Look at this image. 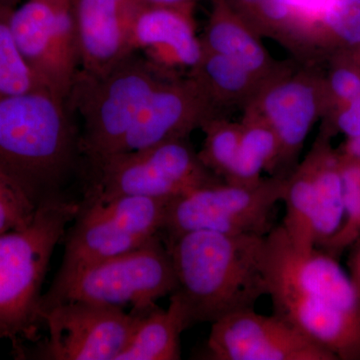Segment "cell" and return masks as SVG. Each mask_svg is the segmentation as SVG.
<instances>
[{
  "mask_svg": "<svg viewBox=\"0 0 360 360\" xmlns=\"http://www.w3.org/2000/svg\"><path fill=\"white\" fill-rule=\"evenodd\" d=\"M264 272L274 314L336 359H360V295L336 257L296 248L281 224L265 236Z\"/></svg>",
  "mask_w": 360,
  "mask_h": 360,
  "instance_id": "cell-1",
  "label": "cell"
},
{
  "mask_svg": "<svg viewBox=\"0 0 360 360\" xmlns=\"http://www.w3.org/2000/svg\"><path fill=\"white\" fill-rule=\"evenodd\" d=\"M163 239V238H162ZM189 326L255 309L266 295L265 236L193 231L163 239Z\"/></svg>",
  "mask_w": 360,
  "mask_h": 360,
  "instance_id": "cell-2",
  "label": "cell"
},
{
  "mask_svg": "<svg viewBox=\"0 0 360 360\" xmlns=\"http://www.w3.org/2000/svg\"><path fill=\"white\" fill-rule=\"evenodd\" d=\"M71 112L46 89L0 97V170L39 205L63 194L82 160Z\"/></svg>",
  "mask_w": 360,
  "mask_h": 360,
  "instance_id": "cell-3",
  "label": "cell"
},
{
  "mask_svg": "<svg viewBox=\"0 0 360 360\" xmlns=\"http://www.w3.org/2000/svg\"><path fill=\"white\" fill-rule=\"evenodd\" d=\"M78 210L60 194L40 202L27 226L0 234V340L18 349L37 338L45 274Z\"/></svg>",
  "mask_w": 360,
  "mask_h": 360,
  "instance_id": "cell-4",
  "label": "cell"
},
{
  "mask_svg": "<svg viewBox=\"0 0 360 360\" xmlns=\"http://www.w3.org/2000/svg\"><path fill=\"white\" fill-rule=\"evenodd\" d=\"M169 77L174 75L139 52L101 77L78 71L68 103L82 117V160L91 162L117 153L151 92Z\"/></svg>",
  "mask_w": 360,
  "mask_h": 360,
  "instance_id": "cell-5",
  "label": "cell"
},
{
  "mask_svg": "<svg viewBox=\"0 0 360 360\" xmlns=\"http://www.w3.org/2000/svg\"><path fill=\"white\" fill-rule=\"evenodd\" d=\"M85 163L89 177L82 200H86L141 196L170 201L200 187L224 181L203 165L189 139Z\"/></svg>",
  "mask_w": 360,
  "mask_h": 360,
  "instance_id": "cell-6",
  "label": "cell"
},
{
  "mask_svg": "<svg viewBox=\"0 0 360 360\" xmlns=\"http://www.w3.org/2000/svg\"><path fill=\"white\" fill-rule=\"evenodd\" d=\"M172 255L161 236L146 245L89 265L63 286L42 296L40 314L52 305L84 302L108 307L130 305L144 312L176 291Z\"/></svg>",
  "mask_w": 360,
  "mask_h": 360,
  "instance_id": "cell-7",
  "label": "cell"
},
{
  "mask_svg": "<svg viewBox=\"0 0 360 360\" xmlns=\"http://www.w3.org/2000/svg\"><path fill=\"white\" fill-rule=\"evenodd\" d=\"M168 202L141 196L79 200V210L65 233L63 262L49 291L58 290L89 265L161 236Z\"/></svg>",
  "mask_w": 360,
  "mask_h": 360,
  "instance_id": "cell-8",
  "label": "cell"
},
{
  "mask_svg": "<svg viewBox=\"0 0 360 360\" xmlns=\"http://www.w3.org/2000/svg\"><path fill=\"white\" fill-rule=\"evenodd\" d=\"M285 184L286 177L269 176L251 186L219 181L189 191L168 202L161 238L193 231L266 236Z\"/></svg>",
  "mask_w": 360,
  "mask_h": 360,
  "instance_id": "cell-9",
  "label": "cell"
},
{
  "mask_svg": "<svg viewBox=\"0 0 360 360\" xmlns=\"http://www.w3.org/2000/svg\"><path fill=\"white\" fill-rule=\"evenodd\" d=\"M11 28L21 54L45 89L68 101L79 71L71 0H25Z\"/></svg>",
  "mask_w": 360,
  "mask_h": 360,
  "instance_id": "cell-10",
  "label": "cell"
},
{
  "mask_svg": "<svg viewBox=\"0 0 360 360\" xmlns=\"http://www.w3.org/2000/svg\"><path fill=\"white\" fill-rule=\"evenodd\" d=\"M243 110L262 116L276 132L281 153L274 176L288 177L300 163L310 130L326 111L324 79L312 65L288 63Z\"/></svg>",
  "mask_w": 360,
  "mask_h": 360,
  "instance_id": "cell-11",
  "label": "cell"
},
{
  "mask_svg": "<svg viewBox=\"0 0 360 360\" xmlns=\"http://www.w3.org/2000/svg\"><path fill=\"white\" fill-rule=\"evenodd\" d=\"M141 312L84 302H65L41 311L49 338L39 354L47 360H116Z\"/></svg>",
  "mask_w": 360,
  "mask_h": 360,
  "instance_id": "cell-12",
  "label": "cell"
},
{
  "mask_svg": "<svg viewBox=\"0 0 360 360\" xmlns=\"http://www.w3.org/2000/svg\"><path fill=\"white\" fill-rule=\"evenodd\" d=\"M212 360H335L281 317L239 310L212 322L206 342Z\"/></svg>",
  "mask_w": 360,
  "mask_h": 360,
  "instance_id": "cell-13",
  "label": "cell"
},
{
  "mask_svg": "<svg viewBox=\"0 0 360 360\" xmlns=\"http://www.w3.org/2000/svg\"><path fill=\"white\" fill-rule=\"evenodd\" d=\"M222 113L193 75L165 78L151 92L116 153L189 139L194 130L202 129L206 122Z\"/></svg>",
  "mask_w": 360,
  "mask_h": 360,
  "instance_id": "cell-14",
  "label": "cell"
},
{
  "mask_svg": "<svg viewBox=\"0 0 360 360\" xmlns=\"http://www.w3.org/2000/svg\"><path fill=\"white\" fill-rule=\"evenodd\" d=\"M194 6L144 1L132 21L130 46L168 75H189L205 53L195 32Z\"/></svg>",
  "mask_w": 360,
  "mask_h": 360,
  "instance_id": "cell-15",
  "label": "cell"
},
{
  "mask_svg": "<svg viewBox=\"0 0 360 360\" xmlns=\"http://www.w3.org/2000/svg\"><path fill=\"white\" fill-rule=\"evenodd\" d=\"M143 0H71L79 72L101 77L130 54V30Z\"/></svg>",
  "mask_w": 360,
  "mask_h": 360,
  "instance_id": "cell-16",
  "label": "cell"
},
{
  "mask_svg": "<svg viewBox=\"0 0 360 360\" xmlns=\"http://www.w3.org/2000/svg\"><path fill=\"white\" fill-rule=\"evenodd\" d=\"M200 39L203 49L231 59L262 82L288 65L272 58L260 37L224 0H212V13Z\"/></svg>",
  "mask_w": 360,
  "mask_h": 360,
  "instance_id": "cell-17",
  "label": "cell"
},
{
  "mask_svg": "<svg viewBox=\"0 0 360 360\" xmlns=\"http://www.w3.org/2000/svg\"><path fill=\"white\" fill-rule=\"evenodd\" d=\"M189 326L184 303L172 293L167 309L155 305L141 312L127 347L116 360H179L180 335Z\"/></svg>",
  "mask_w": 360,
  "mask_h": 360,
  "instance_id": "cell-18",
  "label": "cell"
},
{
  "mask_svg": "<svg viewBox=\"0 0 360 360\" xmlns=\"http://www.w3.org/2000/svg\"><path fill=\"white\" fill-rule=\"evenodd\" d=\"M321 134L307 156L314 168L316 215L314 236L317 248H323L340 231L345 219V187L340 156Z\"/></svg>",
  "mask_w": 360,
  "mask_h": 360,
  "instance_id": "cell-19",
  "label": "cell"
},
{
  "mask_svg": "<svg viewBox=\"0 0 360 360\" xmlns=\"http://www.w3.org/2000/svg\"><path fill=\"white\" fill-rule=\"evenodd\" d=\"M258 37L274 39L302 60L307 49L304 28L290 0H224Z\"/></svg>",
  "mask_w": 360,
  "mask_h": 360,
  "instance_id": "cell-20",
  "label": "cell"
},
{
  "mask_svg": "<svg viewBox=\"0 0 360 360\" xmlns=\"http://www.w3.org/2000/svg\"><path fill=\"white\" fill-rule=\"evenodd\" d=\"M243 134L233 163L224 182L239 186H251L262 180V174H276L278 162V139L271 127L262 116L250 110H243Z\"/></svg>",
  "mask_w": 360,
  "mask_h": 360,
  "instance_id": "cell-21",
  "label": "cell"
},
{
  "mask_svg": "<svg viewBox=\"0 0 360 360\" xmlns=\"http://www.w3.org/2000/svg\"><path fill=\"white\" fill-rule=\"evenodd\" d=\"M189 75L200 82L222 112L229 108L245 110L264 84L231 59L207 49Z\"/></svg>",
  "mask_w": 360,
  "mask_h": 360,
  "instance_id": "cell-22",
  "label": "cell"
},
{
  "mask_svg": "<svg viewBox=\"0 0 360 360\" xmlns=\"http://www.w3.org/2000/svg\"><path fill=\"white\" fill-rule=\"evenodd\" d=\"M285 215L281 226L288 238L298 248L309 250L315 245L314 224L316 200L314 168L309 156L298 163L286 177L283 200Z\"/></svg>",
  "mask_w": 360,
  "mask_h": 360,
  "instance_id": "cell-23",
  "label": "cell"
},
{
  "mask_svg": "<svg viewBox=\"0 0 360 360\" xmlns=\"http://www.w3.org/2000/svg\"><path fill=\"white\" fill-rule=\"evenodd\" d=\"M13 9L14 6L0 1V97L45 89L16 44L11 28Z\"/></svg>",
  "mask_w": 360,
  "mask_h": 360,
  "instance_id": "cell-24",
  "label": "cell"
},
{
  "mask_svg": "<svg viewBox=\"0 0 360 360\" xmlns=\"http://www.w3.org/2000/svg\"><path fill=\"white\" fill-rule=\"evenodd\" d=\"M205 141L198 156L201 162L213 174L224 181L238 155L243 125L224 115H217L203 125Z\"/></svg>",
  "mask_w": 360,
  "mask_h": 360,
  "instance_id": "cell-25",
  "label": "cell"
},
{
  "mask_svg": "<svg viewBox=\"0 0 360 360\" xmlns=\"http://www.w3.org/2000/svg\"><path fill=\"white\" fill-rule=\"evenodd\" d=\"M328 39L360 45V0H329L310 35L314 56Z\"/></svg>",
  "mask_w": 360,
  "mask_h": 360,
  "instance_id": "cell-26",
  "label": "cell"
},
{
  "mask_svg": "<svg viewBox=\"0 0 360 360\" xmlns=\"http://www.w3.org/2000/svg\"><path fill=\"white\" fill-rule=\"evenodd\" d=\"M39 205L18 181L0 170V234L27 226Z\"/></svg>",
  "mask_w": 360,
  "mask_h": 360,
  "instance_id": "cell-27",
  "label": "cell"
},
{
  "mask_svg": "<svg viewBox=\"0 0 360 360\" xmlns=\"http://www.w3.org/2000/svg\"><path fill=\"white\" fill-rule=\"evenodd\" d=\"M324 113L331 104L340 106L338 110H340L360 96V71L349 65L336 66L335 70L331 71L328 80H324Z\"/></svg>",
  "mask_w": 360,
  "mask_h": 360,
  "instance_id": "cell-28",
  "label": "cell"
},
{
  "mask_svg": "<svg viewBox=\"0 0 360 360\" xmlns=\"http://www.w3.org/2000/svg\"><path fill=\"white\" fill-rule=\"evenodd\" d=\"M335 129L347 137L354 139L360 135V96L336 111Z\"/></svg>",
  "mask_w": 360,
  "mask_h": 360,
  "instance_id": "cell-29",
  "label": "cell"
},
{
  "mask_svg": "<svg viewBox=\"0 0 360 360\" xmlns=\"http://www.w3.org/2000/svg\"><path fill=\"white\" fill-rule=\"evenodd\" d=\"M328 1L329 0H290L291 6L295 9L298 20L304 27L310 47H311L310 35H311L312 28L315 22L319 20Z\"/></svg>",
  "mask_w": 360,
  "mask_h": 360,
  "instance_id": "cell-30",
  "label": "cell"
},
{
  "mask_svg": "<svg viewBox=\"0 0 360 360\" xmlns=\"http://www.w3.org/2000/svg\"><path fill=\"white\" fill-rule=\"evenodd\" d=\"M349 259H348V267H349V276L354 281L355 288L360 295V238L354 243Z\"/></svg>",
  "mask_w": 360,
  "mask_h": 360,
  "instance_id": "cell-31",
  "label": "cell"
},
{
  "mask_svg": "<svg viewBox=\"0 0 360 360\" xmlns=\"http://www.w3.org/2000/svg\"><path fill=\"white\" fill-rule=\"evenodd\" d=\"M340 156L343 160L360 162V135L354 139H347Z\"/></svg>",
  "mask_w": 360,
  "mask_h": 360,
  "instance_id": "cell-32",
  "label": "cell"
},
{
  "mask_svg": "<svg viewBox=\"0 0 360 360\" xmlns=\"http://www.w3.org/2000/svg\"><path fill=\"white\" fill-rule=\"evenodd\" d=\"M148 4H169V6H195L201 0H143Z\"/></svg>",
  "mask_w": 360,
  "mask_h": 360,
  "instance_id": "cell-33",
  "label": "cell"
},
{
  "mask_svg": "<svg viewBox=\"0 0 360 360\" xmlns=\"http://www.w3.org/2000/svg\"><path fill=\"white\" fill-rule=\"evenodd\" d=\"M0 1L6 2V4H9V6L16 7V4H18L20 0H0Z\"/></svg>",
  "mask_w": 360,
  "mask_h": 360,
  "instance_id": "cell-34",
  "label": "cell"
}]
</instances>
